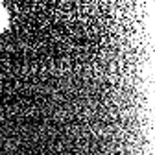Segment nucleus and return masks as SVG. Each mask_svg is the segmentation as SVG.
Masks as SVG:
<instances>
[{
  "instance_id": "f257e3e1",
  "label": "nucleus",
  "mask_w": 155,
  "mask_h": 155,
  "mask_svg": "<svg viewBox=\"0 0 155 155\" xmlns=\"http://www.w3.org/2000/svg\"><path fill=\"white\" fill-rule=\"evenodd\" d=\"M6 21H8V15H6V9L2 8V4H0V30H2L6 26Z\"/></svg>"
}]
</instances>
